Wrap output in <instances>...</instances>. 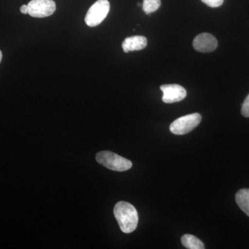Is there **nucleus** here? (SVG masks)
<instances>
[{"label":"nucleus","instance_id":"1","mask_svg":"<svg viewBox=\"0 0 249 249\" xmlns=\"http://www.w3.org/2000/svg\"><path fill=\"white\" fill-rule=\"evenodd\" d=\"M114 214L121 230L124 233H131L137 229L139 214L135 207L128 202L119 201L115 205Z\"/></svg>","mask_w":249,"mask_h":249},{"label":"nucleus","instance_id":"2","mask_svg":"<svg viewBox=\"0 0 249 249\" xmlns=\"http://www.w3.org/2000/svg\"><path fill=\"white\" fill-rule=\"evenodd\" d=\"M98 163L114 171L124 172L132 168L130 160L111 151H101L96 156Z\"/></svg>","mask_w":249,"mask_h":249},{"label":"nucleus","instance_id":"3","mask_svg":"<svg viewBox=\"0 0 249 249\" xmlns=\"http://www.w3.org/2000/svg\"><path fill=\"white\" fill-rule=\"evenodd\" d=\"M110 9L107 0H98L88 10L85 21L87 25L94 27L99 25L106 19Z\"/></svg>","mask_w":249,"mask_h":249},{"label":"nucleus","instance_id":"4","mask_svg":"<svg viewBox=\"0 0 249 249\" xmlns=\"http://www.w3.org/2000/svg\"><path fill=\"white\" fill-rule=\"evenodd\" d=\"M201 121V116L198 113L182 116L172 123L170 126V132L176 135H184L197 127Z\"/></svg>","mask_w":249,"mask_h":249},{"label":"nucleus","instance_id":"5","mask_svg":"<svg viewBox=\"0 0 249 249\" xmlns=\"http://www.w3.org/2000/svg\"><path fill=\"white\" fill-rule=\"evenodd\" d=\"M27 6L28 14L34 18L49 17L56 9V5L53 0H31Z\"/></svg>","mask_w":249,"mask_h":249},{"label":"nucleus","instance_id":"6","mask_svg":"<svg viewBox=\"0 0 249 249\" xmlns=\"http://www.w3.org/2000/svg\"><path fill=\"white\" fill-rule=\"evenodd\" d=\"M160 89L163 93L162 101L165 103L179 102L187 95L186 90L177 84L163 85L160 86Z\"/></svg>","mask_w":249,"mask_h":249},{"label":"nucleus","instance_id":"7","mask_svg":"<svg viewBox=\"0 0 249 249\" xmlns=\"http://www.w3.org/2000/svg\"><path fill=\"white\" fill-rule=\"evenodd\" d=\"M217 40L211 34L204 33L196 36L193 40V47L197 52L210 53L217 49Z\"/></svg>","mask_w":249,"mask_h":249},{"label":"nucleus","instance_id":"8","mask_svg":"<svg viewBox=\"0 0 249 249\" xmlns=\"http://www.w3.org/2000/svg\"><path fill=\"white\" fill-rule=\"evenodd\" d=\"M147 44L146 37L142 36H135L124 39L122 47L124 53H128L129 52L142 50L146 47Z\"/></svg>","mask_w":249,"mask_h":249},{"label":"nucleus","instance_id":"9","mask_svg":"<svg viewBox=\"0 0 249 249\" xmlns=\"http://www.w3.org/2000/svg\"><path fill=\"white\" fill-rule=\"evenodd\" d=\"M235 200L240 209L249 217V189H241L237 192Z\"/></svg>","mask_w":249,"mask_h":249},{"label":"nucleus","instance_id":"10","mask_svg":"<svg viewBox=\"0 0 249 249\" xmlns=\"http://www.w3.org/2000/svg\"><path fill=\"white\" fill-rule=\"evenodd\" d=\"M181 243L188 249H204V243L196 236L186 234L181 237Z\"/></svg>","mask_w":249,"mask_h":249},{"label":"nucleus","instance_id":"11","mask_svg":"<svg viewBox=\"0 0 249 249\" xmlns=\"http://www.w3.org/2000/svg\"><path fill=\"white\" fill-rule=\"evenodd\" d=\"M160 0H143L142 10L145 14L149 15L160 9Z\"/></svg>","mask_w":249,"mask_h":249},{"label":"nucleus","instance_id":"12","mask_svg":"<svg viewBox=\"0 0 249 249\" xmlns=\"http://www.w3.org/2000/svg\"><path fill=\"white\" fill-rule=\"evenodd\" d=\"M241 112L245 117H249V94L246 98L245 101H244L243 104H242Z\"/></svg>","mask_w":249,"mask_h":249},{"label":"nucleus","instance_id":"13","mask_svg":"<svg viewBox=\"0 0 249 249\" xmlns=\"http://www.w3.org/2000/svg\"><path fill=\"white\" fill-rule=\"evenodd\" d=\"M201 1L212 8L219 7L224 2V0H201Z\"/></svg>","mask_w":249,"mask_h":249},{"label":"nucleus","instance_id":"14","mask_svg":"<svg viewBox=\"0 0 249 249\" xmlns=\"http://www.w3.org/2000/svg\"><path fill=\"white\" fill-rule=\"evenodd\" d=\"M21 13L23 14H28V6L27 5H22L20 8Z\"/></svg>","mask_w":249,"mask_h":249},{"label":"nucleus","instance_id":"15","mask_svg":"<svg viewBox=\"0 0 249 249\" xmlns=\"http://www.w3.org/2000/svg\"><path fill=\"white\" fill-rule=\"evenodd\" d=\"M1 59H2V53H1V51H0V62L1 61Z\"/></svg>","mask_w":249,"mask_h":249}]
</instances>
